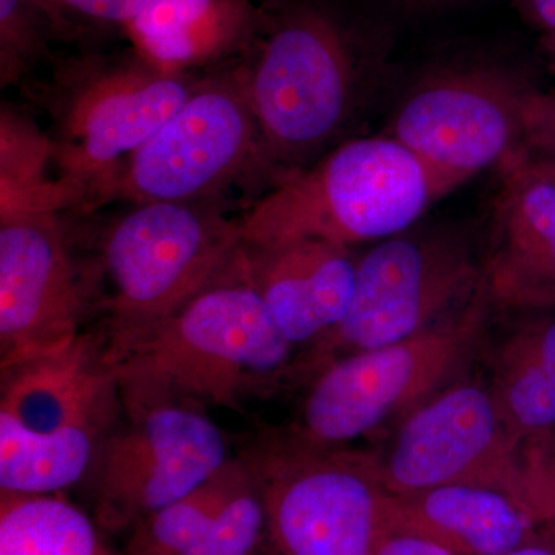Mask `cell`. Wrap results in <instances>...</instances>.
Wrapping results in <instances>:
<instances>
[{"label":"cell","instance_id":"obj_1","mask_svg":"<svg viewBox=\"0 0 555 555\" xmlns=\"http://www.w3.org/2000/svg\"><path fill=\"white\" fill-rule=\"evenodd\" d=\"M257 38L235 61L278 179L346 129L360 101L367 40L332 0H261Z\"/></svg>","mask_w":555,"mask_h":555},{"label":"cell","instance_id":"obj_2","mask_svg":"<svg viewBox=\"0 0 555 555\" xmlns=\"http://www.w3.org/2000/svg\"><path fill=\"white\" fill-rule=\"evenodd\" d=\"M294 349L248 281L241 250L224 275L115 367L120 400L177 398L241 411L294 374Z\"/></svg>","mask_w":555,"mask_h":555},{"label":"cell","instance_id":"obj_3","mask_svg":"<svg viewBox=\"0 0 555 555\" xmlns=\"http://www.w3.org/2000/svg\"><path fill=\"white\" fill-rule=\"evenodd\" d=\"M452 190L396 139H350L278 179L241 218L247 246L312 238L352 248L406 232Z\"/></svg>","mask_w":555,"mask_h":555},{"label":"cell","instance_id":"obj_4","mask_svg":"<svg viewBox=\"0 0 555 555\" xmlns=\"http://www.w3.org/2000/svg\"><path fill=\"white\" fill-rule=\"evenodd\" d=\"M243 244L241 219L229 218L218 199L133 204L119 215L100 246L112 366L224 275Z\"/></svg>","mask_w":555,"mask_h":555},{"label":"cell","instance_id":"obj_5","mask_svg":"<svg viewBox=\"0 0 555 555\" xmlns=\"http://www.w3.org/2000/svg\"><path fill=\"white\" fill-rule=\"evenodd\" d=\"M199 75L129 56L86 54L61 62L47 91L51 164L73 204L101 206L124 164L178 112Z\"/></svg>","mask_w":555,"mask_h":555},{"label":"cell","instance_id":"obj_6","mask_svg":"<svg viewBox=\"0 0 555 555\" xmlns=\"http://www.w3.org/2000/svg\"><path fill=\"white\" fill-rule=\"evenodd\" d=\"M264 502L280 555H375L386 534L387 492L377 456L292 436L261 437L241 451Z\"/></svg>","mask_w":555,"mask_h":555},{"label":"cell","instance_id":"obj_7","mask_svg":"<svg viewBox=\"0 0 555 555\" xmlns=\"http://www.w3.org/2000/svg\"><path fill=\"white\" fill-rule=\"evenodd\" d=\"M491 309L481 281L465 308L436 326L326 364L312 377L292 436L313 447H345L425 403L474 352Z\"/></svg>","mask_w":555,"mask_h":555},{"label":"cell","instance_id":"obj_8","mask_svg":"<svg viewBox=\"0 0 555 555\" xmlns=\"http://www.w3.org/2000/svg\"><path fill=\"white\" fill-rule=\"evenodd\" d=\"M278 181L235 62L201 76L184 104L130 156L102 203L215 201L235 182Z\"/></svg>","mask_w":555,"mask_h":555},{"label":"cell","instance_id":"obj_9","mask_svg":"<svg viewBox=\"0 0 555 555\" xmlns=\"http://www.w3.org/2000/svg\"><path fill=\"white\" fill-rule=\"evenodd\" d=\"M406 232L358 258L349 312L310 346L295 374L313 377L338 358L414 337L473 299L483 268L465 236Z\"/></svg>","mask_w":555,"mask_h":555},{"label":"cell","instance_id":"obj_10","mask_svg":"<svg viewBox=\"0 0 555 555\" xmlns=\"http://www.w3.org/2000/svg\"><path fill=\"white\" fill-rule=\"evenodd\" d=\"M122 404L126 425L104 437L89 476L94 521L109 534L130 532L233 459L206 408L177 398Z\"/></svg>","mask_w":555,"mask_h":555},{"label":"cell","instance_id":"obj_11","mask_svg":"<svg viewBox=\"0 0 555 555\" xmlns=\"http://www.w3.org/2000/svg\"><path fill=\"white\" fill-rule=\"evenodd\" d=\"M531 90L506 65H440L404 94L389 137L455 190L489 167L528 155L524 113Z\"/></svg>","mask_w":555,"mask_h":555},{"label":"cell","instance_id":"obj_12","mask_svg":"<svg viewBox=\"0 0 555 555\" xmlns=\"http://www.w3.org/2000/svg\"><path fill=\"white\" fill-rule=\"evenodd\" d=\"M520 448L491 387L462 383L409 414L387 454L377 459L378 480L390 495L470 485L505 492L521 505Z\"/></svg>","mask_w":555,"mask_h":555},{"label":"cell","instance_id":"obj_13","mask_svg":"<svg viewBox=\"0 0 555 555\" xmlns=\"http://www.w3.org/2000/svg\"><path fill=\"white\" fill-rule=\"evenodd\" d=\"M89 298L57 210L0 211V371L67 349Z\"/></svg>","mask_w":555,"mask_h":555},{"label":"cell","instance_id":"obj_14","mask_svg":"<svg viewBox=\"0 0 555 555\" xmlns=\"http://www.w3.org/2000/svg\"><path fill=\"white\" fill-rule=\"evenodd\" d=\"M481 261L492 308H555V178L529 155L503 164Z\"/></svg>","mask_w":555,"mask_h":555},{"label":"cell","instance_id":"obj_15","mask_svg":"<svg viewBox=\"0 0 555 555\" xmlns=\"http://www.w3.org/2000/svg\"><path fill=\"white\" fill-rule=\"evenodd\" d=\"M243 264L281 334L310 345L341 323L356 292L352 248L301 238L247 246Z\"/></svg>","mask_w":555,"mask_h":555},{"label":"cell","instance_id":"obj_16","mask_svg":"<svg viewBox=\"0 0 555 555\" xmlns=\"http://www.w3.org/2000/svg\"><path fill=\"white\" fill-rule=\"evenodd\" d=\"M268 537L257 481L240 456L129 532L124 555H251Z\"/></svg>","mask_w":555,"mask_h":555},{"label":"cell","instance_id":"obj_17","mask_svg":"<svg viewBox=\"0 0 555 555\" xmlns=\"http://www.w3.org/2000/svg\"><path fill=\"white\" fill-rule=\"evenodd\" d=\"M119 400L104 334H80L54 356L2 372L0 412L33 433L73 426L112 430Z\"/></svg>","mask_w":555,"mask_h":555},{"label":"cell","instance_id":"obj_18","mask_svg":"<svg viewBox=\"0 0 555 555\" xmlns=\"http://www.w3.org/2000/svg\"><path fill=\"white\" fill-rule=\"evenodd\" d=\"M254 0H147L124 27L134 53L173 75L214 72L238 61L258 35Z\"/></svg>","mask_w":555,"mask_h":555},{"label":"cell","instance_id":"obj_19","mask_svg":"<svg viewBox=\"0 0 555 555\" xmlns=\"http://www.w3.org/2000/svg\"><path fill=\"white\" fill-rule=\"evenodd\" d=\"M535 520L505 492L448 485L386 496V532H411L455 555H506L535 543Z\"/></svg>","mask_w":555,"mask_h":555},{"label":"cell","instance_id":"obj_20","mask_svg":"<svg viewBox=\"0 0 555 555\" xmlns=\"http://www.w3.org/2000/svg\"><path fill=\"white\" fill-rule=\"evenodd\" d=\"M491 392L518 444L555 426V318L518 326L503 343Z\"/></svg>","mask_w":555,"mask_h":555},{"label":"cell","instance_id":"obj_21","mask_svg":"<svg viewBox=\"0 0 555 555\" xmlns=\"http://www.w3.org/2000/svg\"><path fill=\"white\" fill-rule=\"evenodd\" d=\"M108 433L98 426L33 433L0 412V491L61 494L89 478Z\"/></svg>","mask_w":555,"mask_h":555},{"label":"cell","instance_id":"obj_22","mask_svg":"<svg viewBox=\"0 0 555 555\" xmlns=\"http://www.w3.org/2000/svg\"><path fill=\"white\" fill-rule=\"evenodd\" d=\"M0 555H113L93 517L61 494L0 491Z\"/></svg>","mask_w":555,"mask_h":555},{"label":"cell","instance_id":"obj_23","mask_svg":"<svg viewBox=\"0 0 555 555\" xmlns=\"http://www.w3.org/2000/svg\"><path fill=\"white\" fill-rule=\"evenodd\" d=\"M80 33L51 0H0V82H20L51 56L56 40Z\"/></svg>","mask_w":555,"mask_h":555},{"label":"cell","instance_id":"obj_24","mask_svg":"<svg viewBox=\"0 0 555 555\" xmlns=\"http://www.w3.org/2000/svg\"><path fill=\"white\" fill-rule=\"evenodd\" d=\"M521 505L537 525L555 528V426L520 448Z\"/></svg>","mask_w":555,"mask_h":555},{"label":"cell","instance_id":"obj_25","mask_svg":"<svg viewBox=\"0 0 555 555\" xmlns=\"http://www.w3.org/2000/svg\"><path fill=\"white\" fill-rule=\"evenodd\" d=\"M76 30L90 27H126L147 0H51Z\"/></svg>","mask_w":555,"mask_h":555},{"label":"cell","instance_id":"obj_26","mask_svg":"<svg viewBox=\"0 0 555 555\" xmlns=\"http://www.w3.org/2000/svg\"><path fill=\"white\" fill-rule=\"evenodd\" d=\"M524 120L529 158L555 166V93L529 91Z\"/></svg>","mask_w":555,"mask_h":555},{"label":"cell","instance_id":"obj_27","mask_svg":"<svg viewBox=\"0 0 555 555\" xmlns=\"http://www.w3.org/2000/svg\"><path fill=\"white\" fill-rule=\"evenodd\" d=\"M375 555H455L447 547L411 532L389 531L379 540Z\"/></svg>","mask_w":555,"mask_h":555},{"label":"cell","instance_id":"obj_28","mask_svg":"<svg viewBox=\"0 0 555 555\" xmlns=\"http://www.w3.org/2000/svg\"><path fill=\"white\" fill-rule=\"evenodd\" d=\"M513 5L542 36L555 33V0H513Z\"/></svg>","mask_w":555,"mask_h":555},{"label":"cell","instance_id":"obj_29","mask_svg":"<svg viewBox=\"0 0 555 555\" xmlns=\"http://www.w3.org/2000/svg\"><path fill=\"white\" fill-rule=\"evenodd\" d=\"M393 2L411 13H430V11L454 9L474 0H393Z\"/></svg>","mask_w":555,"mask_h":555},{"label":"cell","instance_id":"obj_30","mask_svg":"<svg viewBox=\"0 0 555 555\" xmlns=\"http://www.w3.org/2000/svg\"><path fill=\"white\" fill-rule=\"evenodd\" d=\"M540 43H542V49L545 51L551 72L555 75V33H551V35H543Z\"/></svg>","mask_w":555,"mask_h":555},{"label":"cell","instance_id":"obj_31","mask_svg":"<svg viewBox=\"0 0 555 555\" xmlns=\"http://www.w3.org/2000/svg\"><path fill=\"white\" fill-rule=\"evenodd\" d=\"M506 555H555V550L539 545V543L535 542L531 543V545L518 547V550L513 551V553Z\"/></svg>","mask_w":555,"mask_h":555},{"label":"cell","instance_id":"obj_32","mask_svg":"<svg viewBox=\"0 0 555 555\" xmlns=\"http://www.w3.org/2000/svg\"><path fill=\"white\" fill-rule=\"evenodd\" d=\"M535 163L539 164V166L542 167L543 170L547 171V173H550L551 177L555 178V166H553V164L543 163V160H535Z\"/></svg>","mask_w":555,"mask_h":555},{"label":"cell","instance_id":"obj_33","mask_svg":"<svg viewBox=\"0 0 555 555\" xmlns=\"http://www.w3.org/2000/svg\"><path fill=\"white\" fill-rule=\"evenodd\" d=\"M251 555H280V554H278L275 550H273V554H268V553H266L264 550H262V546H261V547H259L258 551H255V553Z\"/></svg>","mask_w":555,"mask_h":555}]
</instances>
